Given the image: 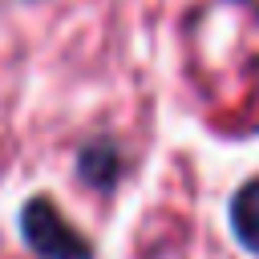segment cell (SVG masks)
I'll list each match as a JSON object with an SVG mask.
<instances>
[{"instance_id":"obj_3","label":"cell","mask_w":259,"mask_h":259,"mask_svg":"<svg viewBox=\"0 0 259 259\" xmlns=\"http://www.w3.org/2000/svg\"><path fill=\"white\" fill-rule=\"evenodd\" d=\"M77 170H81V178L89 182V186H113V178H117V170H121V158H117V146L109 142V138H97V142H89L85 150H81V158H77Z\"/></svg>"},{"instance_id":"obj_2","label":"cell","mask_w":259,"mask_h":259,"mask_svg":"<svg viewBox=\"0 0 259 259\" xmlns=\"http://www.w3.org/2000/svg\"><path fill=\"white\" fill-rule=\"evenodd\" d=\"M231 231L247 251L259 255V178H251V182H243L235 190V198H231Z\"/></svg>"},{"instance_id":"obj_1","label":"cell","mask_w":259,"mask_h":259,"mask_svg":"<svg viewBox=\"0 0 259 259\" xmlns=\"http://www.w3.org/2000/svg\"><path fill=\"white\" fill-rule=\"evenodd\" d=\"M20 235L40 259H93L85 235H77L49 198H28L20 206Z\"/></svg>"}]
</instances>
